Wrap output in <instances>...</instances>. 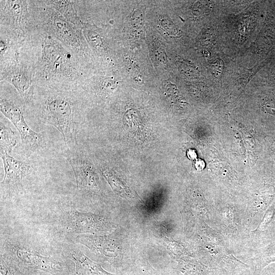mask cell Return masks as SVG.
Instances as JSON below:
<instances>
[{"instance_id": "obj_9", "label": "cell", "mask_w": 275, "mask_h": 275, "mask_svg": "<svg viewBox=\"0 0 275 275\" xmlns=\"http://www.w3.org/2000/svg\"><path fill=\"white\" fill-rule=\"evenodd\" d=\"M0 30V65L18 61L24 40L6 28Z\"/></svg>"}, {"instance_id": "obj_2", "label": "cell", "mask_w": 275, "mask_h": 275, "mask_svg": "<svg viewBox=\"0 0 275 275\" xmlns=\"http://www.w3.org/2000/svg\"><path fill=\"white\" fill-rule=\"evenodd\" d=\"M71 1H29L33 23L87 62L88 50L82 21Z\"/></svg>"}, {"instance_id": "obj_4", "label": "cell", "mask_w": 275, "mask_h": 275, "mask_svg": "<svg viewBox=\"0 0 275 275\" xmlns=\"http://www.w3.org/2000/svg\"><path fill=\"white\" fill-rule=\"evenodd\" d=\"M1 26L6 28L24 40L34 24L29 1H1Z\"/></svg>"}, {"instance_id": "obj_6", "label": "cell", "mask_w": 275, "mask_h": 275, "mask_svg": "<svg viewBox=\"0 0 275 275\" xmlns=\"http://www.w3.org/2000/svg\"><path fill=\"white\" fill-rule=\"evenodd\" d=\"M0 109L19 131L22 148L25 152H33L42 143L41 135L33 130L26 124L22 108L14 101L1 97Z\"/></svg>"}, {"instance_id": "obj_12", "label": "cell", "mask_w": 275, "mask_h": 275, "mask_svg": "<svg viewBox=\"0 0 275 275\" xmlns=\"http://www.w3.org/2000/svg\"><path fill=\"white\" fill-rule=\"evenodd\" d=\"M17 258L32 267L41 269L55 274L58 271L59 263L51 257H44L36 252L18 248L16 250Z\"/></svg>"}, {"instance_id": "obj_13", "label": "cell", "mask_w": 275, "mask_h": 275, "mask_svg": "<svg viewBox=\"0 0 275 275\" xmlns=\"http://www.w3.org/2000/svg\"><path fill=\"white\" fill-rule=\"evenodd\" d=\"M69 256L76 266L74 275H112L103 269L99 264L90 260L80 250L72 249Z\"/></svg>"}, {"instance_id": "obj_5", "label": "cell", "mask_w": 275, "mask_h": 275, "mask_svg": "<svg viewBox=\"0 0 275 275\" xmlns=\"http://www.w3.org/2000/svg\"><path fill=\"white\" fill-rule=\"evenodd\" d=\"M1 81H7L16 88L25 104L32 98L36 84L32 65L23 60L0 65Z\"/></svg>"}, {"instance_id": "obj_7", "label": "cell", "mask_w": 275, "mask_h": 275, "mask_svg": "<svg viewBox=\"0 0 275 275\" xmlns=\"http://www.w3.org/2000/svg\"><path fill=\"white\" fill-rule=\"evenodd\" d=\"M66 157L74 172L76 193L99 192L100 190L99 178L91 163L78 152H67Z\"/></svg>"}, {"instance_id": "obj_11", "label": "cell", "mask_w": 275, "mask_h": 275, "mask_svg": "<svg viewBox=\"0 0 275 275\" xmlns=\"http://www.w3.org/2000/svg\"><path fill=\"white\" fill-rule=\"evenodd\" d=\"M76 241L92 251L106 257H115L119 252L118 245L111 235H79L76 237Z\"/></svg>"}, {"instance_id": "obj_8", "label": "cell", "mask_w": 275, "mask_h": 275, "mask_svg": "<svg viewBox=\"0 0 275 275\" xmlns=\"http://www.w3.org/2000/svg\"><path fill=\"white\" fill-rule=\"evenodd\" d=\"M63 219L66 230L71 233H96L109 230L107 219L102 215L92 213L70 210L65 214Z\"/></svg>"}, {"instance_id": "obj_10", "label": "cell", "mask_w": 275, "mask_h": 275, "mask_svg": "<svg viewBox=\"0 0 275 275\" xmlns=\"http://www.w3.org/2000/svg\"><path fill=\"white\" fill-rule=\"evenodd\" d=\"M5 175L1 183L3 185L18 184L31 170V166L26 162L17 160L9 153H1Z\"/></svg>"}, {"instance_id": "obj_15", "label": "cell", "mask_w": 275, "mask_h": 275, "mask_svg": "<svg viewBox=\"0 0 275 275\" xmlns=\"http://www.w3.org/2000/svg\"><path fill=\"white\" fill-rule=\"evenodd\" d=\"M262 262L264 266L271 262H275V242L263 251Z\"/></svg>"}, {"instance_id": "obj_3", "label": "cell", "mask_w": 275, "mask_h": 275, "mask_svg": "<svg viewBox=\"0 0 275 275\" xmlns=\"http://www.w3.org/2000/svg\"><path fill=\"white\" fill-rule=\"evenodd\" d=\"M30 104L38 119L53 126L69 147L77 144L80 116V93L36 86Z\"/></svg>"}, {"instance_id": "obj_16", "label": "cell", "mask_w": 275, "mask_h": 275, "mask_svg": "<svg viewBox=\"0 0 275 275\" xmlns=\"http://www.w3.org/2000/svg\"><path fill=\"white\" fill-rule=\"evenodd\" d=\"M116 87V82L112 79L105 78L98 82V91L101 93L112 92Z\"/></svg>"}, {"instance_id": "obj_1", "label": "cell", "mask_w": 275, "mask_h": 275, "mask_svg": "<svg viewBox=\"0 0 275 275\" xmlns=\"http://www.w3.org/2000/svg\"><path fill=\"white\" fill-rule=\"evenodd\" d=\"M34 25L22 43L20 59L32 65L36 86L78 92L87 80L86 62Z\"/></svg>"}, {"instance_id": "obj_14", "label": "cell", "mask_w": 275, "mask_h": 275, "mask_svg": "<svg viewBox=\"0 0 275 275\" xmlns=\"http://www.w3.org/2000/svg\"><path fill=\"white\" fill-rule=\"evenodd\" d=\"M0 147L1 153H9L17 143V138L13 130L1 119Z\"/></svg>"}]
</instances>
